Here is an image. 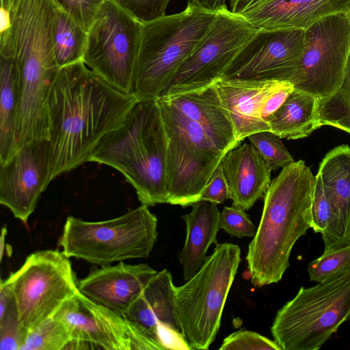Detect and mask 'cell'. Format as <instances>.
I'll return each instance as SVG.
<instances>
[{"mask_svg": "<svg viewBox=\"0 0 350 350\" xmlns=\"http://www.w3.org/2000/svg\"><path fill=\"white\" fill-rule=\"evenodd\" d=\"M350 12V0H262L241 14L258 29H306L319 19Z\"/></svg>", "mask_w": 350, "mask_h": 350, "instance_id": "ac0fdd59", "label": "cell"}, {"mask_svg": "<svg viewBox=\"0 0 350 350\" xmlns=\"http://www.w3.org/2000/svg\"><path fill=\"white\" fill-rule=\"evenodd\" d=\"M311 281L324 282L338 279L350 273V245L324 250L308 266Z\"/></svg>", "mask_w": 350, "mask_h": 350, "instance_id": "f1b7e54d", "label": "cell"}, {"mask_svg": "<svg viewBox=\"0 0 350 350\" xmlns=\"http://www.w3.org/2000/svg\"><path fill=\"white\" fill-rule=\"evenodd\" d=\"M305 29H259L220 79L288 81L304 50Z\"/></svg>", "mask_w": 350, "mask_h": 350, "instance_id": "5bb4252c", "label": "cell"}, {"mask_svg": "<svg viewBox=\"0 0 350 350\" xmlns=\"http://www.w3.org/2000/svg\"><path fill=\"white\" fill-rule=\"evenodd\" d=\"M19 107L18 75L12 57L0 56V164L18 150L17 120Z\"/></svg>", "mask_w": 350, "mask_h": 350, "instance_id": "d4e9b609", "label": "cell"}, {"mask_svg": "<svg viewBox=\"0 0 350 350\" xmlns=\"http://www.w3.org/2000/svg\"><path fill=\"white\" fill-rule=\"evenodd\" d=\"M7 227L4 225L1 228V238H0V259L2 261L5 250V237L7 235Z\"/></svg>", "mask_w": 350, "mask_h": 350, "instance_id": "60d3db41", "label": "cell"}, {"mask_svg": "<svg viewBox=\"0 0 350 350\" xmlns=\"http://www.w3.org/2000/svg\"><path fill=\"white\" fill-rule=\"evenodd\" d=\"M157 273L147 264L100 266L79 280V291L96 301L124 315Z\"/></svg>", "mask_w": 350, "mask_h": 350, "instance_id": "2e32d148", "label": "cell"}, {"mask_svg": "<svg viewBox=\"0 0 350 350\" xmlns=\"http://www.w3.org/2000/svg\"><path fill=\"white\" fill-rule=\"evenodd\" d=\"M230 199L229 187L221 163L218 165L204 187L200 200L216 204Z\"/></svg>", "mask_w": 350, "mask_h": 350, "instance_id": "8d00e7d4", "label": "cell"}, {"mask_svg": "<svg viewBox=\"0 0 350 350\" xmlns=\"http://www.w3.org/2000/svg\"><path fill=\"white\" fill-rule=\"evenodd\" d=\"M188 3H191L202 8L218 11L227 7L226 2L230 0H187Z\"/></svg>", "mask_w": 350, "mask_h": 350, "instance_id": "f35d334b", "label": "cell"}, {"mask_svg": "<svg viewBox=\"0 0 350 350\" xmlns=\"http://www.w3.org/2000/svg\"><path fill=\"white\" fill-rule=\"evenodd\" d=\"M294 90L291 82L273 93L265 103L262 110V118L267 122V118L275 112L284 103L288 95Z\"/></svg>", "mask_w": 350, "mask_h": 350, "instance_id": "74e56055", "label": "cell"}, {"mask_svg": "<svg viewBox=\"0 0 350 350\" xmlns=\"http://www.w3.org/2000/svg\"><path fill=\"white\" fill-rule=\"evenodd\" d=\"M318 174L334 207L332 224L323 233L325 250L350 245V146L341 145L328 152Z\"/></svg>", "mask_w": 350, "mask_h": 350, "instance_id": "d6986e66", "label": "cell"}, {"mask_svg": "<svg viewBox=\"0 0 350 350\" xmlns=\"http://www.w3.org/2000/svg\"><path fill=\"white\" fill-rule=\"evenodd\" d=\"M141 204L124 215L100 221L72 215L64 223L58 244L68 257L105 266L148 258L157 240V218Z\"/></svg>", "mask_w": 350, "mask_h": 350, "instance_id": "5b68a950", "label": "cell"}, {"mask_svg": "<svg viewBox=\"0 0 350 350\" xmlns=\"http://www.w3.org/2000/svg\"><path fill=\"white\" fill-rule=\"evenodd\" d=\"M219 350H282L272 340L256 332L239 329L226 337Z\"/></svg>", "mask_w": 350, "mask_h": 350, "instance_id": "d6a6232c", "label": "cell"}, {"mask_svg": "<svg viewBox=\"0 0 350 350\" xmlns=\"http://www.w3.org/2000/svg\"><path fill=\"white\" fill-rule=\"evenodd\" d=\"M349 319L350 273L301 287L277 312L271 332L282 350H317Z\"/></svg>", "mask_w": 350, "mask_h": 350, "instance_id": "52a82bcc", "label": "cell"}, {"mask_svg": "<svg viewBox=\"0 0 350 350\" xmlns=\"http://www.w3.org/2000/svg\"><path fill=\"white\" fill-rule=\"evenodd\" d=\"M349 13H350V12H349Z\"/></svg>", "mask_w": 350, "mask_h": 350, "instance_id": "7bdbcfd3", "label": "cell"}, {"mask_svg": "<svg viewBox=\"0 0 350 350\" xmlns=\"http://www.w3.org/2000/svg\"><path fill=\"white\" fill-rule=\"evenodd\" d=\"M319 121L350 133V53L341 85L319 99Z\"/></svg>", "mask_w": 350, "mask_h": 350, "instance_id": "4316f807", "label": "cell"}, {"mask_svg": "<svg viewBox=\"0 0 350 350\" xmlns=\"http://www.w3.org/2000/svg\"><path fill=\"white\" fill-rule=\"evenodd\" d=\"M350 53V13L325 16L305 29L304 50L288 81L319 98L342 84Z\"/></svg>", "mask_w": 350, "mask_h": 350, "instance_id": "8fae6325", "label": "cell"}, {"mask_svg": "<svg viewBox=\"0 0 350 350\" xmlns=\"http://www.w3.org/2000/svg\"><path fill=\"white\" fill-rule=\"evenodd\" d=\"M191 206V211L182 216L186 224V239L178 254L185 281L202 265L209 247L218 243L217 235L220 230L217 204L200 200Z\"/></svg>", "mask_w": 350, "mask_h": 350, "instance_id": "603a6c76", "label": "cell"}, {"mask_svg": "<svg viewBox=\"0 0 350 350\" xmlns=\"http://www.w3.org/2000/svg\"><path fill=\"white\" fill-rule=\"evenodd\" d=\"M161 98L170 102L186 118L198 124L222 150L228 152L241 144L236 139L230 116L214 83Z\"/></svg>", "mask_w": 350, "mask_h": 350, "instance_id": "7402d4cb", "label": "cell"}, {"mask_svg": "<svg viewBox=\"0 0 350 350\" xmlns=\"http://www.w3.org/2000/svg\"><path fill=\"white\" fill-rule=\"evenodd\" d=\"M260 1L262 0H230V10L234 13L241 14Z\"/></svg>", "mask_w": 350, "mask_h": 350, "instance_id": "ab89813d", "label": "cell"}, {"mask_svg": "<svg viewBox=\"0 0 350 350\" xmlns=\"http://www.w3.org/2000/svg\"><path fill=\"white\" fill-rule=\"evenodd\" d=\"M167 139L157 100H138L124 122L98 143L88 161L120 172L148 206L167 203Z\"/></svg>", "mask_w": 350, "mask_h": 350, "instance_id": "3957f363", "label": "cell"}, {"mask_svg": "<svg viewBox=\"0 0 350 350\" xmlns=\"http://www.w3.org/2000/svg\"><path fill=\"white\" fill-rule=\"evenodd\" d=\"M54 314L62 319L72 332V340L65 350L165 349L124 315L96 303L80 291Z\"/></svg>", "mask_w": 350, "mask_h": 350, "instance_id": "4fadbf2b", "label": "cell"}, {"mask_svg": "<svg viewBox=\"0 0 350 350\" xmlns=\"http://www.w3.org/2000/svg\"><path fill=\"white\" fill-rule=\"evenodd\" d=\"M88 31L106 0H51Z\"/></svg>", "mask_w": 350, "mask_h": 350, "instance_id": "e575fe53", "label": "cell"}, {"mask_svg": "<svg viewBox=\"0 0 350 350\" xmlns=\"http://www.w3.org/2000/svg\"><path fill=\"white\" fill-rule=\"evenodd\" d=\"M271 172L283 168L295 161L281 141L271 131H260L247 137Z\"/></svg>", "mask_w": 350, "mask_h": 350, "instance_id": "4dcf8cb0", "label": "cell"}, {"mask_svg": "<svg viewBox=\"0 0 350 350\" xmlns=\"http://www.w3.org/2000/svg\"><path fill=\"white\" fill-rule=\"evenodd\" d=\"M220 230L237 238L254 237L257 227L245 211L234 206H224L219 215Z\"/></svg>", "mask_w": 350, "mask_h": 350, "instance_id": "836d02e7", "label": "cell"}, {"mask_svg": "<svg viewBox=\"0 0 350 350\" xmlns=\"http://www.w3.org/2000/svg\"><path fill=\"white\" fill-rule=\"evenodd\" d=\"M138 100L83 62L60 68L48 100L51 180L88 161L100 140L124 122Z\"/></svg>", "mask_w": 350, "mask_h": 350, "instance_id": "6da1fadb", "label": "cell"}, {"mask_svg": "<svg viewBox=\"0 0 350 350\" xmlns=\"http://www.w3.org/2000/svg\"><path fill=\"white\" fill-rule=\"evenodd\" d=\"M8 289L5 286L0 287V349L20 350L23 338L19 328L16 306Z\"/></svg>", "mask_w": 350, "mask_h": 350, "instance_id": "f546056e", "label": "cell"}, {"mask_svg": "<svg viewBox=\"0 0 350 350\" xmlns=\"http://www.w3.org/2000/svg\"><path fill=\"white\" fill-rule=\"evenodd\" d=\"M71 340L68 324L54 314L27 334L20 350H65Z\"/></svg>", "mask_w": 350, "mask_h": 350, "instance_id": "83f0119b", "label": "cell"}, {"mask_svg": "<svg viewBox=\"0 0 350 350\" xmlns=\"http://www.w3.org/2000/svg\"><path fill=\"white\" fill-rule=\"evenodd\" d=\"M312 203V228L315 232L324 233L334 217V207L328 191L317 173Z\"/></svg>", "mask_w": 350, "mask_h": 350, "instance_id": "1f68e13d", "label": "cell"}, {"mask_svg": "<svg viewBox=\"0 0 350 350\" xmlns=\"http://www.w3.org/2000/svg\"><path fill=\"white\" fill-rule=\"evenodd\" d=\"M51 180L49 141L24 145L0 164V203L27 225Z\"/></svg>", "mask_w": 350, "mask_h": 350, "instance_id": "9a60e30c", "label": "cell"}, {"mask_svg": "<svg viewBox=\"0 0 350 350\" xmlns=\"http://www.w3.org/2000/svg\"><path fill=\"white\" fill-rule=\"evenodd\" d=\"M157 101L167 139V203L191 206L227 152L167 100Z\"/></svg>", "mask_w": 350, "mask_h": 350, "instance_id": "ba28073f", "label": "cell"}, {"mask_svg": "<svg viewBox=\"0 0 350 350\" xmlns=\"http://www.w3.org/2000/svg\"><path fill=\"white\" fill-rule=\"evenodd\" d=\"M1 280L12 295L23 342L30 331L79 292L70 257L58 250L31 253Z\"/></svg>", "mask_w": 350, "mask_h": 350, "instance_id": "9c48e42d", "label": "cell"}, {"mask_svg": "<svg viewBox=\"0 0 350 350\" xmlns=\"http://www.w3.org/2000/svg\"><path fill=\"white\" fill-rule=\"evenodd\" d=\"M288 82L219 79L213 83L239 142L257 132L270 131L269 124L262 118V107L265 101Z\"/></svg>", "mask_w": 350, "mask_h": 350, "instance_id": "e0dca14e", "label": "cell"}, {"mask_svg": "<svg viewBox=\"0 0 350 350\" xmlns=\"http://www.w3.org/2000/svg\"><path fill=\"white\" fill-rule=\"evenodd\" d=\"M217 13L188 3L179 13L143 23L133 86L138 100L160 97L200 42Z\"/></svg>", "mask_w": 350, "mask_h": 350, "instance_id": "277c9868", "label": "cell"}, {"mask_svg": "<svg viewBox=\"0 0 350 350\" xmlns=\"http://www.w3.org/2000/svg\"><path fill=\"white\" fill-rule=\"evenodd\" d=\"M315 180L303 160L283 167L271 180L246 256L250 281L256 287L281 280L295 243L312 228Z\"/></svg>", "mask_w": 350, "mask_h": 350, "instance_id": "7a4b0ae2", "label": "cell"}, {"mask_svg": "<svg viewBox=\"0 0 350 350\" xmlns=\"http://www.w3.org/2000/svg\"><path fill=\"white\" fill-rule=\"evenodd\" d=\"M259 29L227 7L217 15L193 52L159 98L195 90L220 79L227 67Z\"/></svg>", "mask_w": 350, "mask_h": 350, "instance_id": "7c38bea8", "label": "cell"}, {"mask_svg": "<svg viewBox=\"0 0 350 350\" xmlns=\"http://www.w3.org/2000/svg\"><path fill=\"white\" fill-rule=\"evenodd\" d=\"M52 38L55 55L59 68L83 62L88 42V31L55 5L52 18Z\"/></svg>", "mask_w": 350, "mask_h": 350, "instance_id": "484cf974", "label": "cell"}, {"mask_svg": "<svg viewBox=\"0 0 350 350\" xmlns=\"http://www.w3.org/2000/svg\"><path fill=\"white\" fill-rule=\"evenodd\" d=\"M198 271L175 286L178 312L190 350H208L219 329L228 293L241 262V249L217 243Z\"/></svg>", "mask_w": 350, "mask_h": 350, "instance_id": "8992f818", "label": "cell"}, {"mask_svg": "<svg viewBox=\"0 0 350 350\" xmlns=\"http://www.w3.org/2000/svg\"><path fill=\"white\" fill-rule=\"evenodd\" d=\"M142 26L111 0H106L88 31L83 63L116 89L133 94Z\"/></svg>", "mask_w": 350, "mask_h": 350, "instance_id": "30bf717a", "label": "cell"}, {"mask_svg": "<svg viewBox=\"0 0 350 350\" xmlns=\"http://www.w3.org/2000/svg\"><path fill=\"white\" fill-rule=\"evenodd\" d=\"M319 98L294 88L281 107L267 120L270 131L280 138L297 139L321 126Z\"/></svg>", "mask_w": 350, "mask_h": 350, "instance_id": "cb8c5ba5", "label": "cell"}, {"mask_svg": "<svg viewBox=\"0 0 350 350\" xmlns=\"http://www.w3.org/2000/svg\"><path fill=\"white\" fill-rule=\"evenodd\" d=\"M232 206L249 210L263 198L271 184V171L250 143L229 150L221 162Z\"/></svg>", "mask_w": 350, "mask_h": 350, "instance_id": "ffe728a7", "label": "cell"}, {"mask_svg": "<svg viewBox=\"0 0 350 350\" xmlns=\"http://www.w3.org/2000/svg\"><path fill=\"white\" fill-rule=\"evenodd\" d=\"M124 316L163 347L159 333L161 325L185 337L176 302L175 286L171 273L166 269L157 271Z\"/></svg>", "mask_w": 350, "mask_h": 350, "instance_id": "44dd1931", "label": "cell"}, {"mask_svg": "<svg viewBox=\"0 0 350 350\" xmlns=\"http://www.w3.org/2000/svg\"><path fill=\"white\" fill-rule=\"evenodd\" d=\"M14 1H15V0H14Z\"/></svg>", "mask_w": 350, "mask_h": 350, "instance_id": "b9f144b4", "label": "cell"}, {"mask_svg": "<svg viewBox=\"0 0 350 350\" xmlns=\"http://www.w3.org/2000/svg\"><path fill=\"white\" fill-rule=\"evenodd\" d=\"M142 23L149 22L165 14L171 0H111Z\"/></svg>", "mask_w": 350, "mask_h": 350, "instance_id": "d590c367", "label": "cell"}]
</instances>
